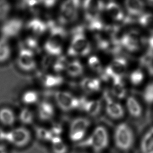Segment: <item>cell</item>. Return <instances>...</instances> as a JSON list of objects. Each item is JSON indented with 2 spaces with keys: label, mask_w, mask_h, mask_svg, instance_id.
Instances as JSON below:
<instances>
[{
  "label": "cell",
  "mask_w": 153,
  "mask_h": 153,
  "mask_svg": "<svg viewBox=\"0 0 153 153\" xmlns=\"http://www.w3.org/2000/svg\"><path fill=\"white\" fill-rule=\"evenodd\" d=\"M109 135L107 128L99 126L94 129L89 136L78 143L83 148L91 149L96 153H100L107 149L109 145Z\"/></svg>",
  "instance_id": "1"
},
{
  "label": "cell",
  "mask_w": 153,
  "mask_h": 153,
  "mask_svg": "<svg viewBox=\"0 0 153 153\" xmlns=\"http://www.w3.org/2000/svg\"><path fill=\"white\" fill-rule=\"evenodd\" d=\"M48 25L50 35L44 45V49L49 56H61L63 42L66 38V31L63 27L56 26L52 21L48 22Z\"/></svg>",
  "instance_id": "2"
},
{
  "label": "cell",
  "mask_w": 153,
  "mask_h": 153,
  "mask_svg": "<svg viewBox=\"0 0 153 153\" xmlns=\"http://www.w3.org/2000/svg\"><path fill=\"white\" fill-rule=\"evenodd\" d=\"M70 45L68 50V56H85L91 52V48L82 26L76 27L74 30Z\"/></svg>",
  "instance_id": "3"
},
{
  "label": "cell",
  "mask_w": 153,
  "mask_h": 153,
  "mask_svg": "<svg viewBox=\"0 0 153 153\" xmlns=\"http://www.w3.org/2000/svg\"><path fill=\"white\" fill-rule=\"evenodd\" d=\"M114 140L116 147L122 151H128L134 142V134L131 126L126 123L118 124L114 129Z\"/></svg>",
  "instance_id": "4"
},
{
  "label": "cell",
  "mask_w": 153,
  "mask_h": 153,
  "mask_svg": "<svg viewBox=\"0 0 153 153\" xmlns=\"http://www.w3.org/2000/svg\"><path fill=\"white\" fill-rule=\"evenodd\" d=\"M90 125V120L85 117H77L73 119L71 122L68 130L70 141L77 144L83 141L86 137Z\"/></svg>",
  "instance_id": "5"
},
{
  "label": "cell",
  "mask_w": 153,
  "mask_h": 153,
  "mask_svg": "<svg viewBox=\"0 0 153 153\" xmlns=\"http://www.w3.org/2000/svg\"><path fill=\"white\" fill-rule=\"evenodd\" d=\"M31 140V134L29 130L20 126L6 132L5 141L15 147L23 148L30 143Z\"/></svg>",
  "instance_id": "6"
},
{
  "label": "cell",
  "mask_w": 153,
  "mask_h": 153,
  "mask_svg": "<svg viewBox=\"0 0 153 153\" xmlns=\"http://www.w3.org/2000/svg\"><path fill=\"white\" fill-rule=\"evenodd\" d=\"M127 68L128 61L125 58H115L103 70L102 77L104 79H110L112 81L116 79H122Z\"/></svg>",
  "instance_id": "7"
},
{
  "label": "cell",
  "mask_w": 153,
  "mask_h": 153,
  "mask_svg": "<svg viewBox=\"0 0 153 153\" xmlns=\"http://www.w3.org/2000/svg\"><path fill=\"white\" fill-rule=\"evenodd\" d=\"M54 99L58 107L63 111H70L80 107V100L67 91L56 92Z\"/></svg>",
  "instance_id": "8"
},
{
  "label": "cell",
  "mask_w": 153,
  "mask_h": 153,
  "mask_svg": "<svg viewBox=\"0 0 153 153\" xmlns=\"http://www.w3.org/2000/svg\"><path fill=\"white\" fill-rule=\"evenodd\" d=\"M145 39L141 37L136 30H131L124 33L120 39V45L128 51L131 52L139 51L141 45L144 43Z\"/></svg>",
  "instance_id": "9"
},
{
  "label": "cell",
  "mask_w": 153,
  "mask_h": 153,
  "mask_svg": "<svg viewBox=\"0 0 153 153\" xmlns=\"http://www.w3.org/2000/svg\"><path fill=\"white\" fill-rule=\"evenodd\" d=\"M83 7L85 19L88 23L100 18V14L105 8V5L102 0H84Z\"/></svg>",
  "instance_id": "10"
},
{
  "label": "cell",
  "mask_w": 153,
  "mask_h": 153,
  "mask_svg": "<svg viewBox=\"0 0 153 153\" xmlns=\"http://www.w3.org/2000/svg\"><path fill=\"white\" fill-rule=\"evenodd\" d=\"M104 98L106 103L105 110L108 116L114 120L122 119L124 117L125 112L121 105L114 101L107 91L105 92Z\"/></svg>",
  "instance_id": "11"
},
{
  "label": "cell",
  "mask_w": 153,
  "mask_h": 153,
  "mask_svg": "<svg viewBox=\"0 0 153 153\" xmlns=\"http://www.w3.org/2000/svg\"><path fill=\"white\" fill-rule=\"evenodd\" d=\"M18 64L25 71L33 70L36 66V62L33 51L28 49H24L19 54Z\"/></svg>",
  "instance_id": "12"
},
{
  "label": "cell",
  "mask_w": 153,
  "mask_h": 153,
  "mask_svg": "<svg viewBox=\"0 0 153 153\" xmlns=\"http://www.w3.org/2000/svg\"><path fill=\"white\" fill-rule=\"evenodd\" d=\"M23 27V22L17 18L10 19L5 22L2 28V33L5 38L18 35Z\"/></svg>",
  "instance_id": "13"
},
{
  "label": "cell",
  "mask_w": 153,
  "mask_h": 153,
  "mask_svg": "<svg viewBox=\"0 0 153 153\" xmlns=\"http://www.w3.org/2000/svg\"><path fill=\"white\" fill-rule=\"evenodd\" d=\"M126 105L128 114L133 118H141L144 114V109L142 103L133 96H130L127 98Z\"/></svg>",
  "instance_id": "14"
},
{
  "label": "cell",
  "mask_w": 153,
  "mask_h": 153,
  "mask_svg": "<svg viewBox=\"0 0 153 153\" xmlns=\"http://www.w3.org/2000/svg\"><path fill=\"white\" fill-rule=\"evenodd\" d=\"M79 108L90 116H98L102 109V103L100 100H88L84 98L80 99Z\"/></svg>",
  "instance_id": "15"
},
{
  "label": "cell",
  "mask_w": 153,
  "mask_h": 153,
  "mask_svg": "<svg viewBox=\"0 0 153 153\" xmlns=\"http://www.w3.org/2000/svg\"><path fill=\"white\" fill-rule=\"evenodd\" d=\"M125 6L128 15L136 17L143 14L145 4L142 0H125Z\"/></svg>",
  "instance_id": "16"
},
{
  "label": "cell",
  "mask_w": 153,
  "mask_h": 153,
  "mask_svg": "<svg viewBox=\"0 0 153 153\" xmlns=\"http://www.w3.org/2000/svg\"><path fill=\"white\" fill-rule=\"evenodd\" d=\"M55 110L53 105L48 101H43L40 103L38 108V114L40 120L48 121L53 118Z\"/></svg>",
  "instance_id": "17"
},
{
  "label": "cell",
  "mask_w": 153,
  "mask_h": 153,
  "mask_svg": "<svg viewBox=\"0 0 153 153\" xmlns=\"http://www.w3.org/2000/svg\"><path fill=\"white\" fill-rule=\"evenodd\" d=\"M141 153H153V126L147 130L140 142Z\"/></svg>",
  "instance_id": "18"
},
{
  "label": "cell",
  "mask_w": 153,
  "mask_h": 153,
  "mask_svg": "<svg viewBox=\"0 0 153 153\" xmlns=\"http://www.w3.org/2000/svg\"><path fill=\"white\" fill-rule=\"evenodd\" d=\"M81 86L83 91L87 93H94L100 89L101 83L98 79L86 77L81 81Z\"/></svg>",
  "instance_id": "19"
},
{
  "label": "cell",
  "mask_w": 153,
  "mask_h": 153,
  "mask_svg": "<svg viewBox=\"0 0 153 153\" xmlns=\"http://www.w3.org/2000/svg\"><path fill=\"white\" fill-rule=\"evenodd\" d=\"M105 8L108 14L114 21L117 22L124 21L126 16H124L122 8L118 4L114 2H109L105 6Z\"/></svg>",
  "instance_id": "20"
},
{
  "label": "cell",
  "mask_w": 153,
  "mask_h": 153,
  "mask_svg": "<svg viewBox=\"0 0 153 153\" xmlns=\"http://www.w3.org/2000/svg\"><path fill=\"white\" fill-rule=\"evenodd\" d=\"M27 27L36 35H42L48 29V23H45L40 19H32L27 24Z\"/></svg>",
  "instance_id": "21"
},
{
  "label": "cell",
  "mask_w": 153,
  "mask_h": 153,
  "mask_svg": "<svg viewBox=\"0 0 153 153\" xmlns=\"http://www.w3.org/2000/svg\"><path fill=\"white\" fill-rule=\"evenodd\" d=\"M16 117L14 112L9 108L0 109V122L5 126H12L15 123Z\"/></svg>",
  "instance_id": "22"
},
{
  "label": "cell",
  "mask_w": 153,
  "mask_h": 153,
  "mask_svg": "<svg viewBox=\"0 0 153 153\" xmlns=\"http://www.w3.org/2000/svg\"><path fill=\"white\" fill-rule=\"evenodd\" d=\"M112 82V94L119 100L123 99L126 96V89L122 79H116Z\"/></svg>",
  "instance_id": "23"
},
{
  "label": "cell",
  "mask_w": 153,
  "mask_h": 153,
  "mask_svg": "<svg viewBox=\"0 0 153 153\" xmlns=\"http://www.w3.org/2000/svg\"><path fill=\"white\" fill-rule=\"evenodd\" d=\"M41 81L45 87L53 88L62 85L64 79L60 75L45 74L42 76Z\"/></svg>",
  "instance_id": "24"
},
{
  "label": "cell",
  "mask_w": 153,
  "mask_h": 153,
  "mask_svg": "<svg viewBox=\"0 0 153 153\" xmlns=\"http://www.w3.org/2000/svg\"><path fill=\"white\" fill-rule=\"evenodd\" d=\"M12 54V48L7 38H0V63L6 62Z\"/></svg>",
  "instance_id": "25"
},
{
  "label": "cell",
  "mask_w": 153,
  "mask_h": 153,
  "mask_svg": "<svg viewBox=\"0 0 153 153\" xmlns=\"http://www.w3.org/2000/svg\"><path fill=\"white\" fill-rule=\"evenodd\" d=\"M78 14V11L60 10L59 21L62 25L71 24L76 20Z\"/></svg>",
  "instance_id": "26"
},
{
  "label": "cell",
  "mask_w": 153,
  "mask_h": 153,
  "mask_svg": "<svg viewBox=\"0 0 153 153\" xmlns=\"http://www.w3.org/2000/svg\"><path fill=\"white\" fill-rule=\"evenodd\" d=\"M65 71L70 76L77 77L83 74L84 67L79 60H75L69 62Z\"/></svg>",
  "instance_id": "27"
},
{
  "label": "cell",
  "mask_w": 153,
  "mask_h": 153,
  "mask_svg": "<svg viewBox=\"0 0 153 153\" xmlns=\"http://www.w3.org/2000/svg\"><path fill=\"white\" fill-rule=\"evenodd\" d=\"M140 64L146 70L149 74L153 77V52L147 50L140 59Z\"/></svg>",
  "instance_id": "28"
},
{
  "label": "cell",
  "mask_w": 153,
  "mask_h": 153,
  "mask_svg": "<svg viewBox=\"0 0 153 153\" xmlns=\"http://www.w3.org/2000/svg\"><path fill=\"white\" fill-rule=\"evenodd\" d=\"M138 23L149 33L153 34V14L151 13H143L137 18Z\"/></svg>",
  "instance_id": "29"
},
{
  "label": "cell",
  "mask_w": 153,
  "mask_h": 153,
  "mask_svg": "<svg viewBox=\"0 0 153 153\" xmlns=\"http://www.w3.org/2000/svg\"><path fill=\"white\" fill-rule=\"evenodd\" d=\"M145 78L144 73L140 68L133 71L129 76V80L131 84L134 86H139L143 83Z\"/></svg>",
  "instance_id": "30"
},
{
  "label": "cell",
  "mask_w": 153,
  "mask_h": 153,
  "mask_svg": "<svg viewBox=\"0 0 153 153\" xmlns=\"http://www.w3.org/2000/svg\"><path fill=\"white\" fill-rule=\"evenodd\" d=\"M88 65L89 68L95 72L102 74L103 72L102 62L97 56H93L89 57L88 60Z\"/></svg>",
  "instance_id": "31"
},
{
  "label": "cell",
  "mask_w": 153,
  "mask_h": 153,
  "mask_svg": "<svg viewBox=\"0 0 153 153\" xmlns=\"http://www.w3.org/2000/svg\"><path fill=\"white\" fill-rule=\"evenodd\" d=\"M69 62L67 58L63 56H59L53 64V68L56 72H62L66 70Z\"/></svg>",
  "instance_id": "32"
},
{
  "label": "cell",
  "mask_w": 153,
  "mask_h": 153,
  "mask_svg": "<svg viewBox=\"0 0 153 153\" xmlns=\"http://www.w3.org/2000/svg\"><path fill=\"white\" fill-rule=\"evenodd\" d=\"M142 98L147 105H153V81L145 86L142 93Z\"/></svg>",
  "instance_id": "33"
},
{
  "label": "cell",
  "mask_w": 153,
  "mask_h": 153,
  "mask_svg": "<svg viewBox=\"0 0 153 153\" xmlns=\"http://www.w3.org/2000/svg\"><path fill=\"white\" fill-rule=\"evenodd\" d=\"M21 122L25 125H29L33 122L34 116L33 112L28 108H25L21 110L19 116Z\"/></svg>",
  "instance_id": "34"
},
{
  "label": "cell",
  "mask_w": 153,
  "mask_h": 153,
  "mask_svg": "<svg viewBox=\"0 0 153 153\" xmlns=\"http://www.w3.org/2000/svg\"><path fill=\"white\" fill-rule=\"evenodd\" d=\"M39 98L38 94L35 91H28L23 95V102L27 105H32L37 102Z\"/></svg>",
  "instance_id": "35"
},
{
  "label": "cell",
  "mask_w": 153,
  "mask_h": 153,
  "mask_svg": "<svg viewBox=\"0 0 153 153\" xmlns=\"http://www.w3.org/2000/svg\"><path fill=\"white\" fill-rule=\"evenodd\" d=\"M81 0H65L62 3L60 10L78 11Z\"/></svg>",
  "instance_id": "36"
},
{
  "label": "cell",
  "mask_w": 153,
  "mask_h": 153,
  "mask_svg": "<svg viewBox=\"0 0 153 153\" xmlns=\"http://www.w3.org/2000/svg\"><path fill=\"white\" fill-rule=\"evenodd\" d=\"M11 10V5L7 0H0V21L6 19Z\"/></svg>",
  "instance_id": "37"
},
{
  "label": "cell",
  "mask_w": 153,
  "mask_h": 153,
  "mask_svg": "<svg viewBox=\"0 0 153 153\" xmlns=\"http://www.w3.org/2000/svg\"><path fill=\"white\" fill-rule=\"evenodd\" d=\"M36 134L38 139L40 140L47 142L50 141L51 137L50 130L47 128L42 127H38L36 129Z\"/></svg>",
  "instance_id": "38"
},
{
  "label": "cell",
  "mask_w": 153,
  "mask_h": 153,
  "mask_svg": "<svg viewBox=\"0 0 153 153\" xmlns=\"http://www.w3.org/2000/svg\"><path fill=\"white\" fill-rule=\"evenodd\" d=\"M51 145L52 153H68V147L63 140L52 143Z\"/></svg>",
  "instance_id": "39"
},
{
  "label": "cell",
  "mask_w": 153,
  "mask_h": 153,
  "mask_svg": "<svg viewBox=\"0 0 153 153\" xmlns=\"http://www.w3.org/2000/svg\"><path fill=\"white\" fill-rule=\"evenodd\" d=\"M53 57L52 56L48 55L45 56L42 61V68L45 70H47L48 68H49L51 65L53 64Z\"/></svg>",
  "instance_id": "40"
},
{
  "label": "cell",
  "mask_w": 153,
  "mask_h": 153,
  "mask_svg": "<svg viewBox=\"0 0 153 153\" xmlns=\"http://www.w3.org/2000/svg\"><path fill=\"white\" fill-rule=\"evenodd\" d=\"M27 44L28 47H29L28 49L31 50L32 51H33L32 49L37 50L38 48H39L37 40L34 38H28L27 40Z\"/></svg>",
  "instance_id": "41"
},
{
  "label": "cell",
  "mask_w": 153,
  "mask_h": 153,
  "mask_svg": "<svg viewBox=\"0 0 153 153\" xmlns=\"http://www.w3.org/2000/svg\"><path fill=\"white\" fill-rule=\"evenodd\" d=\"M144 44L147 46V50L153 52V34H152L147 38H145Z\"/></svg>",
  "instance_id": "42"
},
{
  "label": "cell",
  "mask_w": 153,
  "mask_h": 153,
  "mask_svg": "<svg viewBox=\"0 0 153 153\" xmlns=\"http://www.w3.org/2000/svg\"><path fill=\"white\" fill-rule=\"evenodd\" d=\"M39 1L40 3H42V4L44 5V6L48 8L53 7L58 1V0H39Z\"/></svg>",
  "instance_id": "43"
},
{
  "label": "cell",
  "mask_w": 153,
  "mask_h": 153,
  "mask_svg": "<svg viewBox=\"0 0 153 153\" xmlns=\"http://www.w3.org/2000/svg\"><path fill=\"white\" fill-rule=\"evenodd\" d=\"M5 135L6 131H5L1 128H0V142L2 141H5Z\"/></svg>",
  "instance_id": "44"
},
{
  "label": "cell",
  "mask_w": 153,
  "mask_h": 153,
  "mask_svg": "<svg viewBox=\"0 0 153 153\" xmlns=\"http://www.w3.org/2000/svg\"><path fill=\"white\" fill-rule=\"evenodd\" d=\"M0 153H8V149L7 147L3 145L0 144Z\"/></svg>",
  "instance_id": "45"
},
{
  "label": "cell",
  "mask_w": 153,
  "mask_h": 153,
  "mask_svg": "<svg viewBox=\"0 0 153 153\" xmlns=\"http://www.w3.org/2000/svg\"><path fill=\"white\" fill-rule=\"evenodd\" d=\"M147 1H149L150 4H153V0H147Z\"/></svg>",
  "instance_id": "46"
}]
</instances>
